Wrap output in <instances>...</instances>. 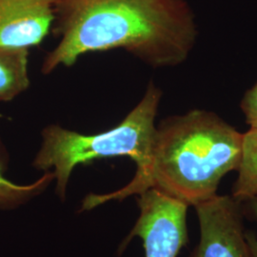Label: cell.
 I'll return each mask as SVG.
<instances>
[{
	"label": "cell",
	"mask_w": 257,
	"mask_h": 257,
	"mask_svg": "<svg viewBox=\"0 0 257 257\" xmlns=\"http://www.w3.org/2000/svg\"><path fill=\"white\" fill-rule=\"evenodd\" d=\"M56 46L41 73L72 67L86 54L123 50L153 68L184 63L198 37L187 0H58Z\"/></svg>",
	"instance_id": "6da1fadb"
},
{
	"label": "cell",
	"mask_w": 257,
	"mask_h": 257,
	"mask_svg": "<svg viewBox=\"0 0 257 257\" xmlns=\"http://www.w3.org/2000/svg\"><path fill=\"white\" fill-rule=\"evenodd\" d=\"M242 134L215 112L192 110L156 126L146 175L107 194H89L81 211L110 200H122L156 189L187 206H196L217 193L222 178L238 169Z\"/></svg>",
	"instance_id": "7a4b0ae2"
},
{
	"label": "cell",
	"mask_w": 257,
	"mask_h": 257,
	"mask_svg": "<svg viewBox=\"0 0 257 257\" xmlns=\"http://www.w3.org/2000/svg\"><path fill=\"white\" fill-rule=\"evenodd\" d=\"M162 91L153 81L138 105L115 127L94 135H83L58 124L41 132V146L33 161L39 171L53 170L56 193L64 199L70 177L76 166L93 160L118 156L130 157L137 164L131 184L147 174L156 138V118Z\"/></svg>",
	"instance_id": "3957f363"
},
{
	"label": "cell",
	"mask_w": 257,
	"mask_h": 257,
	"mask_svg": "<svg viewBox=\"0 0 257 257\" xmlns=\"http://www.w3.org/2000/svg\"><path fill=\"white\" fill-rule=\"evenodd\" d=\"M139 195L140 215L126 242L139 236L146 257L177 256L188 242L189 206L153 188Z\"/></svg>",
	"instance_id": "277c9868"
},
{
	"label": "cell",
	"mask_w": 257,
	"mask_h": 257,
	"mask_svg": "<svg viewBox=\"0 0 257 257\" xmlns=\"http://www.w3.org/2000/svg\"><path fill=\"white\" fill-rule=\"evenodd\" d=\"M240 204L216 194L194 206L200 241L191 257H250Z\"/></svg>",
	"instance_id": "5b68a950"
},
{
	"label": "cell",
	"mask_w": 257,
	"mask_h": 257,
	"mask_svg": "<svg viewBox=\"0 0 257 257\" xmlns=\"http://www.w3.org/2000/svg\"><path fill=\"white\" fill-rule=\"evenodd\" d=\"M58 0H0V44L38 46L52 32Z\"/></svg>",
	"instance_id": "8992f818"
},
{
	"label": "cell",
	"mask_w": 257,
	"mask_h": 257,
	"mask_svg": "<svg viewBox=\"0 0 257 257\" xmlns=\"http://www.w3.org/2000/svg\"><path fill=\"white\" fill-rule=\"evenodd\" d=\"M29 49L0 44V102L14 100L30 88Z\"/></svg>",
	"instance_id": "52a82bcc"
},
{
	"label": "cell",
	"mask_w": 257,
	"mask_h": 257,
	"mask_svg": "<svg viewBox=\"0 0 257 257\" xmlns=\"http://www.w3.org/2000/svg\"><path fill=\"white\" fill-rule=\"evenodd\" d=\"M238 176L232 187L231 197L237 202L248 201L257 196V128L242 134Z\"/></svg>",
	"instance_id": "ba28073f"
},
{
	"label": "cell",
	"mask_w": 257,
	"mask_h": 257,
	"mask_svg": "<svg viewBox=\"0 0 257 257\" xmlns=\"http://www.w3.org/2000/svg\"><path fill=\"white\" fill-rule=\"evenodd\" d=\"M5 166V156L0 144V209H13L27 202L31 198L42 193L55 180L54 172H46L35 183H14L4 175Z\"/></svg>",
	"instance_id": "9c48e42d"
},
{
	"label": "cell",
	"mask_w": 257,
	"mask_h": 257,
	"mask_svg": "<svg viewBox=\"0 0 257 257\" xmlns=\"http://www.w3.org/2000/svg\"><path fill=\"white\" fill-rule=\"evenodd\" d=\"M240 108L249 128H257V82L245 92Z\"/></svg>",
	"instance_id": "30bf717a"
},
{
	"label": "cell",
	"mask_w": 257,
	"mask_h": 257,
	"mask_svg": "<svg viewBox=\"0 0 257 257\" xmlns=\"http://www.w3.org/2000/svg\"><path fill=\"white\" fill-rule=\"evenodd\" d=\"M248 206L250 211L253 213V215L257 218V196L254 198H251L248 201ZM246 239L248 242V250L250 257H257V237L253 233L246 232Z\"/></svg>",
	"instance_id": "8fae6325"
},
{
	"label": "cell",
	"mask_w": 257,
	"mask_h": 257,
	"mask_svg": "<svg viewBox=\"0 0 257 257\" xmlns=\"http://www.w3.org/2000/svg\"><path fill=\"white\" fill-rule=\"evenodd\" d=\"M0 116H1V114H0Z\"/></svg>",
	"instance_id": "7c38bea8"
}]
</instances>
